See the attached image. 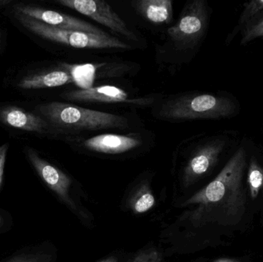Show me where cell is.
Here are the masks:
<instances>
[{
  "label": "cell",
  "mask_w": 263,
  "mask_h": 262,
  "mask_svg": "<svg viewBox=\"0 0 263 262\" xmlns=\"http://www.w3.org/2000/svg\"><path fill=\"white\" fill-rule=\"evenodd\" d=\"M9 262H43V260L37 255H28L15 257L12 261Z\"/></svg>",
  "instance_id": "ffe728a7"
},
{
  "label": "cell",
  "mask_w": 263,
  "mask_h": 262,
  "mask_svg": "<svg viewBox=\"0 0 263 262\" xmlns=\"http://www.w3.org/2000/svg\"><path fill=\"white\" fill-rule=\"evenodd\" d=\"M250 147V142H242L216 178L185 203L202 206L210 213V220L222 226L231 237L246 230L254 216L246 184Z\"/></svg>",
  "instance_id": "6da1fadb"
},
{
  "label": "cell",
  "mask_w": 263,
  "mask_h": 262,
  "mask_svg": "<svg viewBox=\"0 0 263 262\" xmlns=\"http://www.w3.org/2000/svg\"><path fill=\"white\" fill-rule=\"evenodd\" d=\"M142 141L135 135L101 134L84 140L82 145L88 150L98 153H125L139 147Z\"/></svg>",
  "instance_id": "8fae6325"
},
{
  "label": "cell",
  "mask_w": 263,
  "mask_h": 262,
  "mask_svg": "<svg viewBox=\"0 0 263 262\" xmlns=\"http://www.w3.org/2000/svg\"><path fill=\"white\" fill-rule=\"evenodd\" d=\"M210 12L205 0H193L184 6L175 26L167 30L168 39L176 49L193 50L206 34Z\"/></svg>",
  "instance_id": "5b68a950"
},
{
  "label": "cell",
  "mask_w": 263,
  "mask_h": 262,
  "mask_svg": "<svg viewBox=\"0 0 263 262\" xmlns=\"http://www.w3.org/2000/svg\"><path fill=\"white\" fill-rule=\"evenodd\" d=\"M227 134L213 135L201 142L193 150L185 167V180L187 183L207 175L219 163L221 157L230 146Z\"/></svg>",
  "instance_id": "8992f818"
},
{
  "label": "cell",
  "mask_w": 263,
  "mask_h": 262,
  "mask_svg": "<svg viewBox=\"0 0 263 262\" xmlns=\"http://www.w3.org/2000/svg\"><path fill=\"white\" fill-rule=\"evenodd\" d=\"M240 105L230 94L188 93L176 95L161 105L158 118L170 121L222 119L236 116Z\"/></svg>",
  "instance_id": "7a4b0ae2"
},
{
  "label": "cell",
  "mask_w": 263,
  "mask_h": 262,
  "mask_svg": "<svg viewBox=\"0 0 263 262\" xmlns=\"http://www.w3.org/2000/svg\"><path fill=\"white\" fill-rule=\"evenodd\" d=\"M62 96L71 101L82 103H127L138 106L151 104L154 99L148 98H130L129 94L114 86H100L86 89H77L65 92Z\"/></svg>",
  "instance_id": "9c48e42d"
},
{
  "label": "cell",
  "mask_w": 263,
  "mask_h": 262,
  "mask_svg": "<svg viewBox=\"0 0 263 262\" xmlns=\"http://www.w3.org/2000/svg\"><path fill=\"white\" fill-rule=\"evenodd\" d=\"M14 10L16 13L38 20L52 27L67 29V30L80 31V32L100 35H109L107 32L99 29L91 23L79 19L76 17L57 12V11L42 9L35 6H26V5L15 6Z\"/></svg>",
  "instance_id": "ba28073f"
},
{
  "label": "cell",
  "mask_w": 263,
  "mask_h": 262,
  "mask_svg": "<svg viewBox=\"0 0 263 262\" xmlns=\"http://www.w3.org/2000/svg\"><path fill=\"white\" fill-rule=\"evenodd\" d=\"M261 215H262V216H261V217H262V219L263 220V209H262V212H261Z\"/></svg>",
  "instance_id": "cb8c5ba5"
},
{
  "label": "cell",
  "mask_w": 263,
  "mask_h": 262,
  "mask_svg": "<svg viewBox=\"0 0 263 262\" xmlns=\"http://www.w3.org/2000/svg\"><path fill=\"white\" fill-rule=\"evenodd\" d=\"M71 83H73V79L69 71L65 68L64 70L58 69L25 77L17 86L23 89H40L60 87Z\"/></svg>",
  "instance_id": "9a60e30c"
},
{
  "label": "cell",
  "mask_w": 263,
  "mask_h": 262,
  "mask_svg": "<svg viewBox=\"0 0 263 262\" xmlns=\"http://www.w3.org/2000/svg\"><path fill=\"white\" fill-rule=\"evenodd\" d=\"M154 203L155 198L152 194H144L135 203V211L138 213H143L151 209Z\"/></svg>",
  "instance_id": "d6986e66"
},
{
  "label": "cell",
  "mask_w": 263,
  "mask_h": 262,
  "mask_svg": "<svg viewBox=\"0 0 263 262\" xmlns=\"http://www.w3.org/2000/svg\"><path fill=\"white\" fill-rule=\"evenodd\" d=\"M6 149H7V146H4L0 149V183H1L2 175H3V166H4Z\"/></svg>",
  "instance_id": "44dd1931"
},
{
  "label": "cell",
  "mask_w": 263,
  "mask_h": 262,
  "mask_svg": "<svg viewBox=\"0 0 263 262\" xmlns=\"http://www.w3.org/2000/svg\"><path fill=\"white\" fill-rule=\"evenodd\" d=\"M38 111L49 124L63 131L82 132L129 127V120L123 115L85 109L68 103H44L39 106Z\"/></svg>",
  "instance_id": "3957f363"
},
{
  "label": "cell",
  "mask_w": 263,
  "mask_h": 262,
  "mask_svg": "<svg viewBox=\"0 0 263 262\" xmlns=\"http://www.w3.org/2000/svg\"><path fill=\"white\" fill-rule=\"evenodd\" d=\"M101 262H117V260L114 258H109V259L104 260V261Z\"/></svg>",
  "instance_id": "603a6c76"
},
{
  "label": "cell",
  "mask_w": 263,
  "mask_h": 262,
  "mask_svg": "<svg viewBox=\"0 0 263 262\" xmlns=\"http://www.w3.org/2000/svg\"><path fill=\"white\" fill-rule=\"evenodd\" d=\"M133 7L139 15L153 24H168L173 18L171 0H140L134 2Z\"/></svg>",
  "instance_id": "5bb4252c"
},
{
  "label": "cell",
  "mask_w": 263,
  "mask_h": 262,
  "mask_svg": "<svg viewBox=\"0 0 263 262\" xmlns=\"http://www.w3.org/2000/svg\"><path fill=\"white\" fill-rule=\"evenodd\" d=\"M247 195L252 213L263 209V154L250 143L248 163L246 174Z\"/></svg>",
  "instance_id": "30bf717a"
},
{
  "label": "cell",
  "mask_w": 263,
  "mask_h": 262,
  "mask_svg": "<svg viewBox=\"0 0 263 262\" xmlns=\"http://www.w3.org/2000/svg\"><path fill=\"white\" fill-rule=\"evenodd\" d=\"M262 11H263V0H253V1L246 3L243 5V9L239 15L236 27L227 36V44H230L234 39L235 37L241 32L244 26Z\"/></svg>",
  "instance_id": "2e32d148"
},
{
  "label": "cell",
  "mask_w": 263,
  "mask_h": 262,
  "mask_svg": "<svg viewBox=\"0 0 263 262\" xmlns=\"http://www.w3.org/2000/svg\"><path fill=\"white\" fill-rule=\"evenodd\" d=\"M15 13L17 19L29 32L45 39L61 43L76 49H130L131 46L112 35H100L80 31L52 27L38 20Z\"/></svg>",
  "instance_id": "277c9868"
},
{
  "label": "cell",
  "mask_w": 263,
  "mask_h": 262,
  "mask_svg": "<svg viewBox=\"0 0 263 262\" xmlns=\"http://www.w3.org/2000/svg\"><path fill=\"white\" fill-rule=\"evenodd\" d=\"M57 3L95 20L129 39L138 40L126 23L106 2L103 0H59Z\"/></svg>",
  "instance_id": "52a82bcc"
},
{
  "label": "cell",
  "mask_w": 263,
  "mask_h": 262,
  "mask_svg": "<svg viewBox=\"0 0 263 262\" xmlns=\"http://www.w3.org/2000/svg\"><path fill=\"white\" fill-rule=\"evenodd\" d=\"M63 66L69 71L74 83L81 89L92 87L95 78L96 67L93 65H67Z\"/></svg>",
  "instance_id": "e0dca14e"
},
{
  "label": "cell",
  "mask_w": 263,
  "mask_h": 262,
  "mask_svg": "<svg viewBox=\"0 0 263 262\" xmlns=\"http://www.w3.org/2000/svg\"><path fill=\"white\" fill-rule=\"evenodd\" d=\"M29 161L46 184L60 195V198L69 203L68 190L71 184L70 178L60 169L40 158L34 151L27 149Z\"/></svg>",
  "instance_id": "7c38bea8"
},
{
  "label": "cell",
  "mask_w": 263,
  "mask_h": 262,
  "mask_svg": "<svg viewBox=\"0 0 263 262\" xmlns=\"http://www.w3.org/2000/svg\"><path fill=\"white\" fill-rule=\"evenodd\" d=\"M0 120L10 127L27 132L43 133L49 128V123L43 117L13 106L0 110Z\"/></svg>",
  "instance_id": "4fadbf2b"
},
{
  "label": "cell",
  "mask_w": 263,
  "mask_h": 262,
  "mask_svg": "<svg viewBox=\"0 0 263 262\" xmlns=\"http://www.w3.org/2000/svg\"><path fill=\"white\" fill-rule=\"evenodd\" d=\"M240 34L242 46H246L250 42L263 37V11L244 26Z\"/></svg>",
  "instance_id": "ac0fdd59"
},
{
  "label": "cell",
  "mask_w": 263,
  "mask_h": 262,
  "mask_svg": "<svg viewBox=\"0 0 263 262\" xmlns=\"http://www.w3.org/2000/svg\"><path fill=\"white\" fill-rule=\"evenodd\" d=\"M0 223H1V217H0Z\"/></svg>",
  "instance_id": "d4e9b609"
},
{
  "label": "cell",
  "mask_w": 263,
  "mask_h": 262,
  "mask_svg": "<svg viewBox=\"0 0 263 262\" xmlns=\"http://www.w3.org/2000/svg\"><path fill=\"white\" fill-rule=\"evenodd\" d=\"M214 262H247L245 259L241 258H219Z\"/></svg>",
  "instance_id": "7402d4cb"
}]
</instances>
